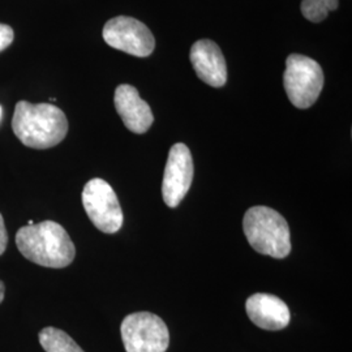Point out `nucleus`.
<instances>
[{
	"instance_id": "nucleus-8",
	"label": "nucleus",
	"mask_w": 352,
	"mask_h": 352,
	"mask_svg": "<svg viewBox=\"0 0 352 352\" xmlns=\"http://www.w3.org/2000/svg\"><path fill=\"white\" fill-rule=\"evenodd\" d=\"M193 180V160L186 144L177 142L168 153L162 182V196L168 208H176L188 193Z\"/></svg>"
},
{
	"instance_id": "nucleus-4",
	"label": "nucleus",
	"mask_w": 352,
	"mask_h": 352,
	"mask_svg": "<svg viewBox=\"0 0 352 352\" xmlns=\"http://www.w3.org/2000/svg\"><path fill=\"white\" fill-rule=\"evenodd\" d=\"M325 77L321 65L314 59L291 54L286 60L283 87L289 102L298 109H309L318 100Z\"/></svg>"
},
{
	"instance_id": "nucleus-2",
	"label": "nucleus",
	"mask_w": 352,
	"mask_h": 352,
	"mask_svg": "<svg viewBox=\"0 0 352 352\" xmlns=\"http://www.w3.org/2000/svg\"><path fill=\"white\" fill-rule=\"evenodd\" d=\"M16 245L26 260L45 267L63 269L75 260L74 241L54 221L21 227L16 234Z\"/></svg>"
},
{
	"instance_id": "nucleus-15",
	"label": "nucleus",
	"mask_w": 352,
	"mask_h": 352,
	"mask_svg": "<svg viewBox=\"0 0 352 352\" xmlns=\"http://www.w3.org/2000/svg\"><path fill=\"white\" fill-rule=\"evenodd\" d=\"M8 245V232L4 225V219L3 215L0 214V256L6 252Z\"/></svg>"
},
{
	"instance_id": "nucleus-7",
	"label": "nucleus",
	"mask_w": 352,
	"mask_h": 352,
	"mask_svg": "<svg viewBox=\"0 0 352 352\" xmlns=\"http://www.w3.org/2000/svg\"><path fill=\"white\" fill-rule=\"evenodd\" d=\"M102 36L113 49L139 58L149 56L155 49V38L151 29L128 16H118L109 20L103 26Z\"/></svg>"
},
{
	"instance_id": "nucleus-1",
	"label": "nucleus",
	"mask_w": 352,
	"mask_h": 352,
	"mask_svg": "<svg viewBox=\"0 0 352 352\" xmlns=\"http://www.w3.org/2000/svg\"><path fill=\"white\" fill-rule=\"evenodd\" d=\"M12 129L16 138L32 149H50L68 133L65 113L51 103H16Z\"/></svg>"
},
{
	"instance_id": "nucleus-6",
	"label": "nucleus",
	"mask_w": 352,
	"mask_h": 352,
	"mask_svg": "<svg viewBox=\"0 0 352 352\" xmlns=\"http://www.w3.org/2000/svg\"><path fill=\"white\" fill-rule=\"evenodd\" d=\"M82 205L91 223L104 234H115L123 226V210L113 187L100 177L89 180L82 189Z\"/></svg>"
},
{
	"instance_id": "nucleus-3",
	"label": "nucleus",
	"mask_w": 352,
	"mask_h": 352,
	"mask_svg": "<svg viewBox=\"0 0 352 352\" xmlns=\"http://www.w3.org/2000/svg\"><path fill=\"white\" fill-rule=\"evenodd\" d=\"M243 230L252 248L274 258H285L291 252L287 221L267 206H253L243 219Z\"/></svg>"
},
{
	"instance_id": "nucleus-11",
	"label": "nucleus",
	"mask_w": 352,
	"mask_h": 352,
	"mask_svg": "<svg viewBox=\"0 0 352 352\" xmlns=\"http://www.w3.org/2000/svg\"><path fill=\"white\" fill-rule=\"evenodd\" d=\"M245 311L252 322L264 330L277 331L291 321L287 304L270 294H254L245 302Z\"/></svg>"
},
{
	"instance_id": "nucleus-10",
	"label": "nucleus",
	"mask_w": 352,
	"mask_h": 352,
	"mask_svg": "<svg viewBox=\"0 0 352 352\" xmlns=\"http://www.w3.org/2000/svg\"><path fill=\"white\" fill-rule=\"evenodd\" d=\"M113 103L126 129L138 135L149 131L154 116L151 106L140 97L138 89L128 84L119 85L115 90Z\"/></svg>"
},
{
	"instance_id": "nucleus-17",
	"label": "nucleus",
	"mask_w": 352,
	"mask_h": 352,
	"mask_svg": "<svg viewBox=\"0 0 352 352\" xmlns=\"http://www.w3.org/2000/svg\"><path fill=\"white\" fill-rule=\"evenodd\" d=\"M1 113H3V110H1V106H0V119H1Z\"/></svg>"
},
{
	"instance_id": "nucleus-16",
	"label": "nucleus",
	"mask_w": 352,
	"mask_h": 352,
	"mask_svg": "<svg viewBox=\"0 0 352 352\" xmlns=\"http://www.w3.org/2000/svg\"><path fill=\"white\" fill-rule=\"evenodd\" d=\"M4 292H6V287H4V283L0 280V304L4 300Z\"/></svg>"
},
{
	"instance_id": "nucleus-12",
	"label": "nucleus",
	"mask_w": 352,
	"mask_h": 352,
	"mask_svg": "<svg viewBox=\"0 0 352 352\" xmlns=\"http://www.w3.org/2000/svg\"><path fill=\"white\" fill-rule=\"evenodd\" d=\"M38 338L46 352H85L65 331L56 327L42 329Z\"/></svg>"
},
{
	"instance_id": "nucleus-13",
	"label": "nucleus",
	"mask_w": 352,
	"mask_h": 352,
	"mask_svg": "<svg viewBox=\"0 0 352 352\" xmlns=\"http://www.w3.org/2000/svg\"><path fill=\"white\" fill-rule=\"evenodd\" d=\"M338 6V0H302L300 10L308 21L321 23L327 19L329 12L337 11Z\"/></svg>"
},
{
	"instance_id": "nucleus-14",
	"label": "nucleus",
	"mask_w": 352,
	"mask_h": 352,
	"mask_svg": "<svg viewBox=\"0 0 352 352\" xmlns=\"http://www.w3.org/2000/svg\"><path fill=\"white\" fill-rule=\"evenodd\" d=\"M13 38L14 34L12 28L0 23V52L12 45Z\"/></svg>"
},
{
	"instance_id": "nucleus-9",
	"label": "nucleus",
	"mask_w": 352,
	"mask_h": 352,
	"mask_svg": "<svg viewBox=\"0 0 352 352\" xmlns=\"http://www.w3.org/2000/svg\"><path fill=\"white\" fill-rule=\"evenodd\" d=\"M196 75L213 88H222L227 82L226 59L219 46L210 39L197 41L189 52Z\"/></svg>"
},
{
	"instance_id": "nucleus-5",
	"label": "nucleus",
	"mask_w": 352,
	"mask_h": 352,
	"mask_svg": "<svg viewBox=\"0 0 352 352\" xmlns=\"http://www.w3.org/2000/svg\"><path fill=\"white\" fill-rule=\"evenodd\" d=\"M120 333L126 352H166L168 349L167 325L160 316L151 312L126 316Z\"/></svg>"
}]
</instances>
